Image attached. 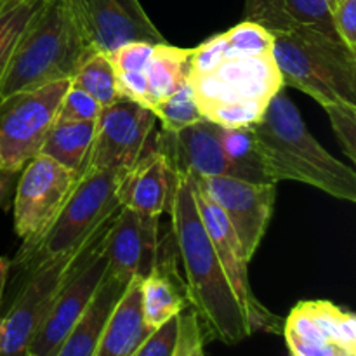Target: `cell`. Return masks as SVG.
I'll use <instances>...</instances> for the list:
<instances>
[{
    "mask_svg": "<svg viewBox=\"0 0 356 356\" xmlns=\"http://www.w3.org/2000/svg\"><path fill=\"white\" fill-rule=\"evenodd\" d=\"M79 177V174L42 153L19 170L14 197V229L23 245L16 257L26 256L47 235L75 190Z\"/></svg>",
    "mask_w": 356,
    "mask_h": 356,
    "instance_id": "7",
    "label": "cell"
},
{
    "mask_svg": "<svg viewBox=\"0 0 356 356\" xmlns=\"http://www.w3.org/2000/svg\"><path fill=\"white\" fill-rule=\"evenodd\" d=\"M156 145L174 169H183L195 177L233 176L222 146V129L205 118L177 132L162 131Z\"/></svg>",
    "mask_w": 356,
    "mask_h": 356,
    "instance_id": "16",
    "label": "cell"
},
{
    "mask_svg": "<svg viewBox=\"0 0 356 356\" xmlns=\"http://www.w3.org/2000/svg\"><path fill=\"white\" fill-rule=\"evenodd\" d=\"M339 356H356V355H348V353H343V355H339Z\"/></svg>",
    "mask_w": 356,
    "mask_h": 356,
    "instance_id": "38",
    "label": "cell"
},
{
    "mask_svg": "<svg viewBox=\"0 0 356 356\" xmlns=\"http://www.w3.org/2000/svg\"><path fill=\"white\" fill-rule=\"evenodd\" d=\"M159 245L160 218L120 207L104 240L108 270L125 282L143 280L155 266Z\"/></svg>",
    "mask_w": 356,
    "mask_h": 356,
    "instance_id": "15",
    "label": "cell"
},
{
    "mask_svg": "<svg viewBox=\"0 0 356 356\" xmlns=\"http://www.w3.org/2000/svg\"><path fill=\"white\" fill-rule=\"evenodd\" d=\"M250 132L270 183L296 181L337 200L356 202L355 169L316 141L284 89L271 99L263 117L250 125Z\"/></svg>",
    "mask_w": 356,
    "mask_h": 356,
    "instance_id": "3",
    "label": "cell"
},
{
    "mask_svg": "<svg viewBox=\"0 0 356 356\" xmlns=\"http://www.w3.org/2000/svg\"><path fill=\"white\" fill-rule=\"evenodd\" d=\"M9 270H10L9 259H6V257H0V302H2L3 289H6L7 277H9Z\"/></svg>",
    "mask_w": 356,
    "mask_h": 356,
    "instance_id": "36",
    "label": "cell"
},
{
    "mask_svg": "<svg viewBox=\"0 0 356 356\" xmlns=\"http://www.w3.org/2000/svg\"><path fill=\"white\" fill-rule=\"evenodd\" d=\"M172 176L169 214L188 306L197 313L205 336L236 344L252 330L202 221L193 177L174 167Z\"/></svg>",
    "mask_w": 356,
    "mask_h": 356,
    "instance_id": "2",
    "label": "cell"
},
{
    "mask_svg": "<svg viewBox=\"0 0 356 356\" xmlns=\"http://www.w3.org/2000/svg\"><path fill=\"white\" fill-rule=\"evenodd\" d=\"M332 19L341 40L356 54V0H341L332 9Z\"/></svg>",
    "mask_w": 356,
    "mask_h": 356,
    "instance_id": "34",
    "label": "cell"
},
{
    "mask_svg": "<svg viewBox=\"0 0 356 356\" xmlns=\"http://www.w3.org/2000/svg\"><path fill=\"white\" fill-rule=\"evenodd\" d=\"M282 332L292 356H339L344 353L327 341L309 313L306 301H301L292 308L291 315L284 322Z\"/></svg>",
    "mask_w": 356,
    "mask_h": 356,
    "instance_id": "23",
    "label": "cell"
},
{
    "mask_svg": "<svg viewBox=\"0 0 356 356\" xmlns=\"http://www.w3.org/2000/svg\"><path fill=\"white\" fill-rule=\"evenodd\" d=\"M122 174L89 170L79 177L61 214L33 250L14 259V266L28 271L49 259L68 254L87 242L118 209V183Z\"/></svg>",
    "mask_w": 356,
    "mask_h": 356,
    "instance_id": "6",
    "label": "cell"
},
{
    "mask_svg": "<svg viewBox=\"0 0 356 356\" xmlns=\"http://www.w3.org/2000/svg\"><path fill=\"white\" fill-rule=\"evenodd\" d=\"M193 183L202 221H204L205 229H207L209 236H211V242L214 245L216 252H218L219 261H221L222 268H225L226 277H228L229 284H232L233 292H235L236 299H238L240 306H242L243 313H245L250 330H252V334L257 332V330L282 332L284 320H280L266 306L261 305L259 299L254 294L249 278L250 261L247 259L245 250H243L242 242H240L238 235L233 229L232 222L226 218L222 209L195 181V177Z\"/></svg>",
    "mask_w": 356,
    "mask_h": 356,
    "instance_id": "12",
    "label": "cell"
},
{
    "mask_svg": "<svg viewBox=\"0 0 356 356\" xmlns=\"http://www.w3.org/2000/svg\"><path fill=\"white\" fill-rule=\"evenodd\" d=\"M0 2H2V0H0Z\"/></svg>",
    "mask_w": 356,
    "mask_h": 356,
    "instance_id": "41",
    "label": "cell"
},
{
    "mask_svg": "<svg viewBox=\"0 0 356 356\" xmlns=\"http://www.w3.org/2000/svg\"><path fill=\"white\" fill-rule=\"evenodd\" d=\"M96 51L111 52L129 42H167L139 0H65Z\"/></svg>",
    "mask_w": 356,
    "mask_h": 356,
    "instance_id": "14",
    "label": "cell"
},
{
    "mask_svg": "<svg viewBox=\"0 0 356 356\" xmlns=\"http://www.w3.org/2000/svg\"><path fill=\"white\" fill-rule=\"evenodd\" d=\"M191 49L174 47L167 44L153 45L152 56L145 66L146 108L155 110L160 103L169 99L184 82Z\"/></svg>",
    "mask_w": 356,
    "mask_h": 356,
    "instance_id": "21",
    "label": "cell"
},
{
    "mask_svg": "<svg viewBox=\"0 0 356 356\" xmlns=\"http://www.w3.org/2000/svg\"><path fill=\"white\" fill-rule=\"evenodd\" d=\"M3 66H6V65H3ZM3 66H2V68H0V76H2V72H3Z\"/></svg>",
    "mask_w": 356,
    "mask_h": 356,
    "instance_id": "39",
    "label": "cell"
},
{
    "mask_svg": "<svg viewBox=\"0 0 356 356\" xmlns=\"http://www.w3.org/2000/svg\"><path fill=\"white\" fill-rule=\"evenodd\" d=\"M327 2H329V6H330V9H334V7L337 6V3L341 2V0H327Z\"/></svg>",
    "mask_w": 356,
    "mask_h": 356,
    "instance_id": "37",
    "label": "cell"
},
{
    "mask_svg": "<svg viewBox=\"0 0 356 356\" xmlns=\"http://www.w3.org/2000/svg\"><path fill=\"white\" fill-rule=\"evenodd\" d=\"M186 83L202 117L221 129L254 125L285 87L273 37L249 19L191 49Z\"/></svg>",
    "mask_w": 356,
    "mask_h": 356,
    "instance_id": "1",
    "label": "cell"
},
{
    "mask_svg": "<svg viewBox=\"0 0 356 356\" xmlns=\"http://www.w3.org/2000/svg\"><path fill=\"white\" fill-rule=\"evenodd\" d=\"M73 87L89 94L97 101L101 108H106L120 99L113 65L106 52L92 51L76 68L75 75L70 80Z\"/></svg>",
    "mask_w": 356,
    "mask_h": 356,
    "instance_id": "24",
    "label": "cell"
},
{
    "mask_svg": "<svg viewBox=\"0 0 356 356\" xmlns=\"http://www.w3.org/2000/svg\"><path fill=\"white\" fill-rule=\"evenodd\" d=\"M155 124L156 117L152 110L127 97L103 108L82 172L110 170L125 174L155 145Z\"/></svg>",
    "mask_w": 356,
    "mask_h": 356,
    "instance_id": "11",
    "label": "cell"
},
{
    "mask_svg": "<svg viewBox=\"0 0 356 356\" xmlns=\"http://www.w3.org/2000/svg\"><path fill=\"white\" fill-rule=\"evenodd\" d=\"M70 80L23 90L0 101V170H19L40 153Z\"/></svg>",
    "mask_w": 356,
    "mask_h": 356,
    "instance_id": "8",
    "label": "cell"
},
{
    "mask_svg": "<svg viewBox=\"0 0 356 356\" xmlns=\"http://www.w3.org/2000/svg\"><path fill=\"white\" fill-rule=\"evenodd\" d=\"M153 113H155L156 122L162 124L163 132H177L181 129L197 124V122H200L204 118L200 115V111H198L197 103L193 99V94H191L186 82L169 99L160 103L153 110Z\"/></svg>",
    "mask_w": 356,
    "mask_h": 356,
    "instance_id": "28",
    "label": "cell"
},
{
    "mask_svg": "<svg viewBox=\"0 0 356 356\" xmlns=\"http://www.w3.org/2000/svg\"><path fill=\"white\" fill-rule=\"evenodd\" d=\"M94 131L96 122L56 120L42 145L40 153L80 176L92 146Z\"/></svg>",
    "mask_w": 356,
    "mask_h": 356,
    "instance_id": "22",
    "label": "cell"
},
{
    "mask_svg": "<svg viewBox=\"0 0 356 356\" xmlns=\"http://www.w3.org/2000/svg\"><path fill=\"white\" fill-rule=\"evenodd\" d=\"M129 284L131 282L122 280L106 270V275L97 287L90 305L70 330L54 356H94L104 325Z\"/></svg>",
    "mask_w": 356,
    "mask_h": 356,
    "instance_id": "19",
    "label": "cell"
},
{
    "mask_svg": "<svg viewBox=\"0 0 356 356\" xmlns=\"http://www.w3.org/2000/svg\"><path fill=\"white\" fill-rule=\"evenodd\" d=\"M179 330V315L153 330L132 356H170Z\"/></svg>",
    "mask_w": 356,
    "mask_h": 356,
    "instance_id": "33",
    "label": "cell"
},
{
    "mask_svg": "<svg viewBox=\"0 0 356 356\" xmlns=\"http://www.w3.org/2000/svg\"><path fill=\"white\" fill-rule=\"evenodd\" d=\"M195 181L222 209L247 259L252 261L273 218L277 183H254L233 176L195 177Z\"/></svg>",
    "mask_w": 356,
    "mask_h": 356,
    "instance_id": "13",
    "label": "cell"
},
{
    "mask_svg": "<svg viewBox=\"0 0 356 356\" xmlns=\"http://www.w3.org/2000/svg\"><path fill=\"white\" fill-rule=\"evenodd\" d=\"M141 309L145 323L156 330L188 308L184 280L177 275L174 259L159 245V257L143 280H139Z\"/></svg>",
    "mask_w": 356,
    "mask_h": 356,
    "instance_id": "18",
    "label": "cell"
},
{
    "mask_svg": "<svg viewBox=\"0 0 356 356\" xmlns=\"http://www.w3.org/2000/svg\"><path fill=\"white\" fill-rule=\"evenodd\" d=\"M92 236L79 249L24 271L23 287L17 292L9 312L0 318V356H24L28 353L30 343L44 323L56 296Z\"/></svg>",
    "mask_w": 356,
    "mask_h": 356,
    "instance_id": "9",
    "label": "cell"
},
{
    "mask_svg": "<svg viewBox=\"0 0 356 356\" xmlns=\"http://www.w3.org/2000/svg\"><path fill=\"white\" fill-rule=\"evenodd\" d=\"M103 108L97 104L96 99L86 94L83 90L76 89L70 83V89L66 90L65 97L59 106L58 118L63 122H96Z\"/></svg>",
    "mask_w": 356,
    "mask_h": 356,
    "instance_id": "32",
    "label": "cell"
},
{
    "mask_svg": "<svg viewBox=\"0 0 356 356\" xmlns=\"http://www.w3.org/2000/svg\"><path fill=\"white\" fill-rule=\"evenodd\" d=\"M14 176H16V174L2 172V170H0V204H2V202L6 200L7 193H9L10 188H13Z\"/></svg>",
    "mask_w": 356,
    "mask_h": 356,
    "instance_id": "35",
    "label": "cell"
},
{
    "mask_svg": "<svg viewBox=\"0 0 356 356\" xmlns=\"http://www.w3.org/2000/svg\"><path fill=\"white\" fill-rule=\"evenodd\" d=\"M117 212L104 222L103 228L87 243L82 257L65 280L61 291L58 292L47 316H45L44 323L30 343L28 353L37 356H54L70 330L73 329V325L79 322L87 306L90 305L97 287L106 275L108 259L104 256V240H106L108 228H110Z\"/></svg>",
    "mask_w": 356,
    "mask_h": 356,
    "instance_id": "10",
    "label": "cell"
},
{
    "mask_svg": "<svg viewBox=\"0 0 356 356\" xmlns=\"http://www.w3.org/2000/svg\"><path fill=\"white\" fill-rule=\"evenodd\" d=\"M306 306L329 343L344 353L356 355V318L353 313L330 301H306Z\"/></svg>",
    "mask_w": 356,
    "mask_h": 356,
    "instance_id": "25",
    "label": "cell"
},
{
    "mask_svg": "<svg viewBox=\"0 0 356 356\" xmlns=\"http://www.w3.org/2000/svg\"><path fill=\"white\" fill-rule=\"evenodd\" d=\"M172 167L155 145L131 169L122 174L118 183V202L122 207L148 218H160L169 212L172 195Z\"/></svg>",
    "mask_w": 356,
    "mask_h": 356,
    "instance_id": "17",
    "label": "cell"
},
{
    "mask_svg": "<svg viewBox=\"0 0 356 356\" xmlns=\"http://www.w3.org/2000/svg\"><path fill=\"white\" fill-rule=\"evenodd\" d=\"M90 45L65 0H42L0 76V101L23 90L72 80Z\"/></svg>",
    "mask_w": 356,
    "mask_h": 356,
    "instance_id": "4",
    "label": "cell"
},
{
    "mask_svg": "<svg viewBox=\"0 0 356 356\" xmlns=\"http://www.w3.org/2000/svg\"><path fill=\"white\" fill-rule=\"evenodd\" d=\"M270 35L284 86L308 94L322 108L356 106V54L341 38L301 24Z\"/></svg>",
    "mask_w": 356,
    "mask_h": 356,
    "instance_id": "5",
    "label": "cell"
},
{
    "mask_svg": "<svg viewBox=\"0 0 356 356\" xmlns=\"http://www.w3.org/2000/svg\"><path fill=\"white\" fill-rule=\"evenodd\" d=\"M205 332L197 313L191 308L179 313V330L170 356H205Z\"/></svg>",
    "mask_w": 356,
    "mask_h": 356,
    "instance_id": "31",
    "label": "cell"
},
{
    "mask_svg": "<svg viewBox=\"0 0 356 356\" xmlns=\"http://www.w3.org/2000/svg\"><path fill=\"white\" fill-rule=\"evenodd\" d=\"M24 356H37V355H31V353H26Z\"/></svg>",
    "mask_w": 356,
    "mask_h": 356,
    "instance_id": "40",
    "label": "cell"
},
{
    "mask_svg": "<svg viewBox=\"0 0 356 356\" xmlns=\"http://www.w3.org/2000/svg\"><path fill=\"white\" fill-rule=\"evenodd\" d=\"M289 19L301 26L315 28L329 37L339 38L327 0H280Z\"/></svg>",
    "mask_w": 356,
    "mask_h": 356,
    "instance_id": "29",
    "label": "cell"
},
{
    "mask_svg": "<svg viewBox=\"0 0 356 356\" xmlns=\"http://www.w3.org/2000/svg\"><path fill=\"white\" fill-rule=\"evenodd\" d=\"M337 141L351 162H356V106L355 104H329L323 106Z\"/></svg>",
    "mask_w": 356,
    "mask_h": 356,
    "instance_id": "30",
    "label": "cell"
},
{
    "mask_svg": "<svg viewBox=\"0 0 356 356\" xmlns=\"http://www.w3.org/2000/svg\"><path fill=\"white\" fill-rule=\"evenodd\" d=\"M152 332L143 318L139 280H131L104 325L94 356H132Z\"/></svg>",
    "mask_w": 356,
    "mask_h": 356,
    "instance_id": "20",
    "label": "cell"
},
{
    "mask_svg": "<svg viewBox=\"0 0 356 356\" xmlns=\"http://www.w3.org/2000/svg\"><path fill=\"white\" fill-rule=\"evenodd\" d=\"M222 146L233 169V177L254 183H270L261 169L250 127L222 129Z\"/></svg>",
    "mask_w": 356,
    "mask_h": 356,
    "instance_id": "26",
    "label": "cell"
},
{
    "mask_svg": "<svg viewBox=\"0 0 356 356\" xmlns=\"http://www.w3.org/2000/svg\"><path fill=\"white\" fill-rule=\"evenodd\" d=\"M40 3L42 0H2L0 2V68L7 63L17 38L21 37Z\"/></svg>",
    "mask_w": 356,
    "mask_h": 356,
    "instance_id": "27",
    "label": "cell"
}]
</instances>
